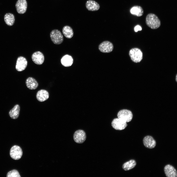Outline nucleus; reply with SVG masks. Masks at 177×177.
I'll use <instances>...</instances> for the list:
<instances>
[{
    "label": "nucleus",
    "instance_id": "9d476101",
    "mask_svg": "<svg viewBox=\"0 0 177 177\" xmlns=\"http://www.w3.org/2000/svg\"><path fill=\"white\" fill-rule=\"evenodd\" d=\"M15 7L17 11L19 14H23L26 11L27 4L26 0H18L17 1Z\"/></svg>",
    "mask_w": 177,
    "mask_h": 177
},
{
    "label": "nucleus",
    "instance_id": "4be33fe9",
    "mask_svg": "<svg viewBox=\"0 0 177 177\" xmlns=\"http://www.w3.org/2000/svg\"><path fill=\"white\" fill-rule=\"evenodd\" d=\"M136 165L135 161L131 160L124 163L122 166L123 169L125 171L130 170L134 168Z\"/></svg>",
    "mask_w": 177,
    "mask_h": 177
},
{
    "label": "nucleus",
    "instance_id": "6ab92c4d",
    "mask_svg": "<svg viewBox=\"0 0 177 177\" xmlns=\"http://www.w3.org/2000/svg\"><path fill=\"white\" fill-rule=\"evenodd\" d=\"M130 13L132 15L140 17L144 14V10L142 8L139 6H135L132 7L130 10Z\"/></svg>",
    "mask_w": 177,
    "mask_h": 177
},
{
    "label": "nucleus",
    "instance_id": "f257e3e1",
    "mask_svg": "<svg viewBox=\"0 0 177 177\" xmlns=\"http://www.w3.org/2000/svg\"><path fill=\"white\" fill-rule=\"evenodd\" d=\"M146 23L150 28L155 29L158 28L161 25V21L156 15L152 13L149 14L146 16Z\"/></svg>",
    "mask_w": 177,
    "mask_h": 177
},
{
    "label": "nucleus",
    "instance_id": "6e6552de",
    "mask_svg": "<svg viewBox=\"0 0 177 177\" xmlns=\"http://www.w3.org/2000/svg\"><path fill=\"white\" fill-rule=\"evenodd\" d=\"M27 64V61L26 58L22 56L19 57L16 61V69L18 71H22L26 69Z\"/></svg>",
    "mask_w": 177,
    "mask_h": 177
},
{
    "label": "nucleus",
    "instance_id": "393cba45",
    "mask_svg": "<svg viewBox=\"0 0 177 177\" xmlns=\"http://www.w3.org/2000/svg\"><path fill=\"white\" fill-rule=\"evenodd\" d=\"M177 75H176V81L177 82Z\"/></svg>",
    "mask_w": 177,
    "mask_h": 177
},
{
    "label": "nucleus",
    "instance_id": "4468645a",
    "mask_svg": "<svg viewBox=\"0 0 177 177\" xmlns=\"http://www.w3.org/2000/svg\"><path fill=\"white\" fill-rule=\"evenodd\" d=\"M49 94L46 90L41 89L38 91L36 95V98L38 101L40 102H44L49 98Z\"/></svg>",
    "mask_w": 177,
    "mask_h": 177
},
{
    "label": "nucleus",
    "instance_id": "423d86ee",
    "mask_svg": "<svg viewBox=\"0 0 177 177\" xmlns=\"http://www.w3.org/2000/svg\"><path fill=\"white\" fill-rule=\"evenodd\" d=\"M86 138L85 132L83 130H79L76 131L74 133L73 138L76 143L81 144L85 140Z\"/></svg>",
    "mask_w": 177,
    "mask_h": 177
},
{
    "label": "nucleus",
    "instance_id": "0eeeda50",
    "mask_svg": "<svg viewBox=\"0 0 177 177\" xmlns=\"http://www.w3.org/2000/svg\"><path fill=\"white\" fill-rule=\"evenodd\" d=\"M111 125L114 129L119 130H124L127 126L126 122L118 118H115L113 120Z\"/></svg>",
    "mask_w": 177,
    "mask_h": 177
},
{
    "label": "nucleus",
    "instance_id": "f3484780",
    "mask_svg": "<svg viewBox=\"0 0 177 177\" xmlns=\"http://www.w3.org/2000/svg\"><path fill=\"white\" fill-rule=\"evenodd\" d=\"M73 59L71 56L68 55H66L61 58V62L63 66L69 67L73 64Z\"/></svg>",
    "mask_w": 177,
    "mask_h": 177
},
{
    "label": "nucleus",
    "instance_id": "a211bd4d",
    "mask_svg": "<svg viewBox=\"0 0 177 177\" xmlns=\"http://www.w3.org/2000/svg\"><path fill=\"white\" fill-rule=\"evenodd\" d=\"M20 109V107L19 105H15L9 112V115L11 118L13 119L17 118L19 116Z\"/></svg>",
    "mask_w": 177,
    "mask_h": 177
},
{
    "label": "nucleus",
    "instance_id": "9b49d317",
    "mask_svg": "<svg viewBox=\"0 0 177 177\" xmlns=\"http://www.w3.org/2000/svg\"><path fill=\"white\" fill-rule=\"evenodd\" d=\"M33 61L35 64L38 65L42 64L44 60V57L43 54L39 51L33 53L31 56Z\"/></svg>",
    "mask_w": 177,
    "mask_h": 177
},
{
    "label": "nucleus",
    "instance_id": "f03ea898",
    "mask_svg": "<svg viewBox=\"0 0 177 177\" xmlns=\"http://www.w3.org/2000/svg\"><path fill=\"white\" fill-rule=\"evenodd\" d=\"M129 55L132 61L135 63L140 62L143 58V53L139 49L133 48L130 50Z\"/></svg>",
    "mask_w": 177,
    "mask_h": 177
},
{
    "label": "nucleus",
    "instance_id": "1a4fd4ad",
    "mask_svg": "<svg viewBox=\"0 0 177 177\" xmlns=\"http://www.w3.org/2000/svg\"><path fill=\"white\" fill-rule=\"evenodd\" d=\"M99 50L101 52L104 53H108L111 52L113 49V44L108 41H105L101 43L99 46Z\"/></svg>",
    "mask_w": 177,
    "mask_h": 177
},
{
    "label": "nucleus",
    "instance_id": "f8f14e48",
    "mask_svg": "<svg viewBox=\"0 0 177 177\" xmlns=\"http://www.w3.org/2000/svg\"><path fill=\"white\" fill-rule=\"evenodd\" d=\"M143 143L145 146L147 148H152L156 145V142L151 136L148 135L145 136L143 139Z\"/></svg>",
    "mask_w": 177,
    "mask_h": 177
},
{
    "label": "nucleus",
    "instance_id": "39448f33",
    "mask_svg": "<svg viewBox=\"0 0 177 177\" xmlns=\"http://www.w3.org/2000/svg\"><path fill=\"white\" fill-rule=\"evenodd\" d=\"M23 154L21 148L18 146L14 145L11 148L10 155L11 158L15 160H18L22 157Z\"/></svg>",
    "mask_w": 177,
    "mask_h": 177
},
{
    "label": "nucleus",
    "instance_id": "7ed1b4c3",
    "mask_svg": "<svg viewBox=\"0 0 177 177\" xmlns=\"http://www.w3.org/2000/svg\"><path fill=\"white\" fill-rule=\"evenodd\" d=\"M50 36L51 41L55 44H60L63 41V35L60 31L58 30H52L50 32Z\"/></svg>",
    "mask_w": 177,
    "mask_h": 177
},
{
    "label": "nucleus",
    "instance_id": "5701e85b",
    "mask_svg": "<svg viewBox=\"0 0 177 177\" xmlns=\"http://www.w3.org/2000/svg\"><path fill=\"white\" fill-rule=\"evenodd\" d=\"M7 177H20L21 176L18 171L14 169L8 172L7 174Z\"/></svg>",
    "mask_w": 177,
    "mask_h": 177
},
{
    "label": "nucleus",
    "instance_id": "b1692460",
    "mask_svg": "<svg viewBox=\"0 0 177 177\" xmlns=\"http://www.w3.org/2000/svg\"><path fill=\"white\" fill-rule=\"evenodd\" d=\"M142 30V28L139 25L136 26L134 28V30L135 32H137L138 31H140Z\"/></svg>",
    "mask_w": 177,
    "mask_h": 177
},
{
    "label": "nucleus",
    "instance_id": "ddd939ff",
    "mask_svg": "<svg viewBox=\"0 0 177 177\" xmlns=\"http://www.w3.org/2000/svg\"><path fill=\"white\" fill-rule=\"evenodd\" d=\"M164 171L166 176L167 177H176L177 176L176 170L170 165H166L164 167Z\"/></svg>",
    "mask_w": 177,
    "mask_h": 177
},
{
    "label": "nucleus",
    "instance_id": "20e7f679",
    "mask_svg": "<svg viewBox=\"0 0 177 177\" xmlns=\"http://www.w3.org/2000/svg\"><path fill=\"white\" fill-rule=\"evenodd\" d=\"M118 118L127 122L130 121L133 118V114L130 110L124 109L119 111L117 114Z\"/></svg>",
    "mask_w": 177,
    "mask_h": 177
},
{
    "label": "nucleus",
    "instance_id": "dca6fc26",
    "mask_svg": "<svg viewBox=\"0 0 177 177\" xmlns=\"http://www.w3.org/2000/svg\"><path fill=\"white\" fill-rule=\"evenodd\" d=\"M26 84L27 87L31 90L36 89L38 86V83L36 80L31 77H29L26 79Z\"/></svg>",
    "mask_w": 177,
    "mask_h": 177
},
{
    "label": "nucleus",
    "instance_id": "2eb2a0df",
    "mask_svg": "<svg viewBox=\"0 0 177 177\" xmlns=\"http://www.w3.org/2000/svg\"><path fill=\"white\" fill-rule=\"evenodd\" d=\"M86 6L87 9L91 11H95L98 10L100 8L99 4L96 1L89 0L87 1L86 4Z\"/></svg>",
    "mask_w": 177,
    "mask_h": 177
},
{
    "label": "nucleus",
    "instance_id": "aec40b11",
    "mask_svg": "<svg viewBox=\"0 0 177 177\" xmlns=\"http://www.w3.org/2000/svg\"><path fill=\"white\" fill-rule=\"evenodd\" d=\"M63 34L66 38L70 39L73 36L74 32L72 28L68 26H64L62 29Z\"/></svg>",
    "mask_w": 177,
    "mask_h": 177
},
{
    "label": "nucleus",
    "instance_id": "412c9836",
    "mask_svg": "<svg viewBox=\"0 0 177 177\" xmlns=\"http://www.w3.org/2000/svg\"><path fill=\"white\" fill-rule=\"evenodd\" d=\"M4 20L6 23L9 26L13 25L14 23L15 18L14 15L11 13L6 14L4 16Z\"/></svg>",
    "mask_w": 177,
    "mask_h": 177
}]
</instances>
